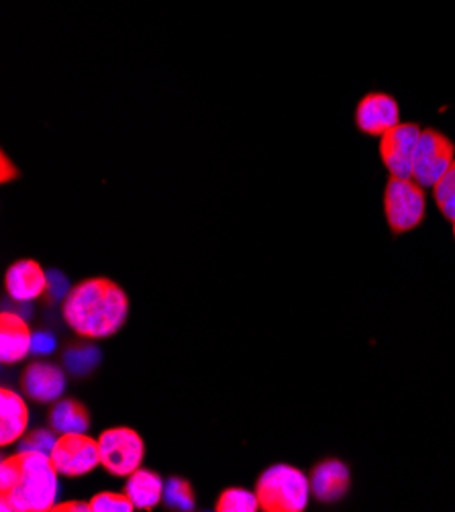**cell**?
Wrapping results in <instances>:
<instances>
[{"label": "cell", "instance_id": "1", "mask_svg": "<svg viewBox=\"0 0 455 512\" xmlns=\"http://www.w3.org/2000/svg\"><path fill=\"white\" fill-rule=\"evenodd\" d=\"M62 315L76 335L109 339L127 323L129 296L109 278H86L64 298Z\"/></svg>", "mask_w": 455, "mask_h": 512}, {"label": "cell", "instance_id": "2", "mask_svg": "<svg viewBox=\"0 0 455 512\" xmlns=\"http://www.w3.org/2000/svg\"><path fill=\"white\" fill-rule=\"evenodd\" d=\"M58 470L49 453L25 451L5 457L0 466V510L45 512L58 498Z\"/></svg>", "mask_w": 455, "mask_h": 512}, {"label": "cell", "instance_id": "3", "mask_svg": "<svg viewBox=\"0 0 455 512\" xmlns=\"http://www.w3.org/2000/svg\"><path fill=\"white\" fill-rule=\"evenodd\" d=\"M311 480L294 466L276 464L256 482L260 508L266 512H302L309 504Z\"/></svg>", "mask_w": 455, "mask_h": 512}, {"label": "cell", "instance_id": "4", "mask_svg": "<svg viewBox=\"0 0 455 512\" xmlns=\"http://www.w3.org/2000/svg\"><path fill=\"white\" fill-rule=\"evenodd\" d=\"M425 211V186H421L413 178H388L384 188V215L394 235L417 229L425 221Z\"/></svg>", "mask_w": 455, "mask_h": 512}, {"label": "cell", "instance_id": "5", "mask_svg": "<svg viewBox=\"0 0 455 512\" xmlns=\"http://www.w3.org/2000/svg\"><path fill=\"white\" fill-rule=\"evenodd\" d=\"M100 466L111 476L125 478L141 468L145 457V443L131 427H113L98 437Z\"/></svg>", "mask_w": 455, "mask_h": 512}, {"label": "cell", "instance_id": "6", "mask_svg": "<svg viewBox=\"0 0 455 512\" xmlns=\"http://www.w3.org/2000/svg\"><path fill=\"white\" fill-rule=\"evenodd\" d=\"M453 160V141L437 129H423L413 162V180L425 188H433L435 182L449 170Z\"/></svg>", "mask_w": 455, "mask_h": 512}, {"label": "cell", "instance_id": "7", "mask_svg": "<svg viewBox=\"0 0 455 512\" xmlns=\"http://www.w3.org/2000/svg\"><path fill=\"white\" fill-rule=\"evenodd\" d=\"M49 457H52V462L60 476H68V478L86 476L96 466H100L98 439H92L86 433L60 435Z\"/></svg>", "mask_w": 455, "mask_h": 512}, {"label": "cell", "instance_id": "8", "mask_svg": "<svg viewBox=\"0 0 455 512\" xmlns=\"http://www.w3.org/2000/svg\"><path fill=\"white\" fill-rule=\"evenodd\" d=\"M417 123H398L380 137V158L390 176L413 178V162L421 139Z\"/></svg>", "mask_w": 455, "mask_h": 512}, {"label": "cell", "instance_id": "9", "mask_svg": "<svg viewBox=\"0 0 455 512\" xmlns=\"http://www.w3.org/2000/svg\"><path fill=\"white\" fill-rule=\"evenodd\" d=\"M400 123V109L394 96L384 92L366 94L356 109V125L364 135L382 137Z\"/></svg>", "mask_w": 455, "mask_h": 512}, {"label": "cell", "instance_id": "10", "mask_svg": "<svg viewBox=\"0 0 455 512\" xmlns=\"http://www.w3.org/2000/svg\"><path fill=\"white\" fill-rule=\"evenodd\" d=\"M21 386L23 392L35 402H56L66 390V374L54 364L33 362L25 368Z\"/></svg>", "mask_w": 455, "mask_h": 512}, {"label": "cell", "instance_id": "11", "mask_svg": "<svg viewBox=\"0 0 455 512\" xmlns=\"http://www.w3.org/2000/svg\"><path fill=\"white\" fill-rule=\"evenodd\" d=\"M47 272L35 260H19L5 274V288L15 302H33L47 292Z\"/></svg>", "mask_w": 455, "mask_h": 512}, {"label": "cell", "instance_id": "12", "mask_svg": "<svg viewBox=\"0 0 455 512\" xmlns=\"http://www.w3.org/2000/svg\"><path fill=\"white\" fill-rule=\"evenodd\" d=\"M309 480H311L313 496L319 502H327V504L339 502L341 498H345L351 486L349 468L341 462V459H335V457L319 462L313 468Z\"/></svg>", "mask_w": 455, "mask_h": 512}, {"label": "cell", "instance_id": "13", "mask_svg": "<svg viewBox=\"0 0 455 512\" xmlns=\"http://www.w3.org/2000/svg\"><path fill=\"white\" fill-rule=\"evenodd\" d=\"M33 333L25 317L5 311L0 315V360L3 364L23 362L31 353Z\"/></svg>", "mask_w": 455, "mask_h": 512}, {"label": "cell", "instance_id": "14", "mask_svg": "<svg viewBox=\"0 0 455 512\" xmlns=\"http://www.w3.org/2000/svg\"><path fill=\"white\" fill-rule=\"evenodd\" d=\"M29 427V408L21 394L3 388L0 392V443L13 445L25 437Z\"/></svg>", "mask_w": 455, "mask_h": 512}, {"label": "cell", "instance_id": "15", "mask_svg": "<svg viewBox=\"0 0 455 512\" xmlns=\"http://www.w3.org/2000/svg\"><path fill=\"white\" fill-rule=\"evenodd\" d=\"M164 488L166 484L160 478V474L139 468L131 476H127V484L123 492L131 498L135 508L151 510L164 500Z\"/></svg>", "mask_w": 455, "mask_h": 512}, {"label": "cell", "instance_id": "16", "mask_svg": "<svg viewBox=\"0 0 455 512\" xmlns=\"http://www.w3.org/2000/svg\"><path fill=\"white\" fill-rule=\"evenodd\" d=\"M49 427L60 435L86 433L90 427L88 408L74 398L58 400L52 408V413H49Z\"/></svg>", "mask_w": 455, "mask_h": 512}, {"label": "cell", "instance_id": "17", "mask_svg": "<svg viewBox=\"0 0 455 512\" xmlns=\"http://www.w3.org/2000/svg\"><path fill=\"white\" fill-rule=\"evenodd\" d=\"M100 364V349L92 343L72 345L64 353V366L74 376H86Z\"/></svg>", "mask_w": 455, "mask_h": 512}, {"label": "cell", "instance_id": "18", "mask_svg": "<svg viewBox=\"0 0 455 512\" xmlns=\"http://www.w3.org/2000/svg\"><path fill=\"white\" fill-rule=\"evenodd\" d=\"M433 198L441 215L453 223L455 221V160L449 166V170L435 182Z\"/></svg>", "mask_w": 455, "mask_h": 512}, {"label": "cell", "instance_id": "19", "mask_svg": "<svg viewBox=\"0 0 455 512\" xmlns=\"http://www.w3.org/2000/svg\"><path fill=\"white\" fill-rule=\"evenodd\" d=\"M260 508V500L256 492L245 488H227L217 500V512H256Z\"/></svg>", "mask_w": 455, "mask_h": 512}, {"label": "cell", "instance_id": "20", "mask_svg": "<svg viewBox=\"0 0 455 512\" xmlns=\"http://www.w3.org/2000/svg\"><path fill=\"white\" fill-rule=\"evenodd\" d=\"M164 502L174 510H194L196 496L190 482H186L184 478L172 476L164 488Z\"/></svg>", "mask_w": 455, "mask_h": 512}, {"label": "cell", "instance_id": "21", "mask_svg": "<svg viewBox=\"0 0 455 512\" xmlns=\"http://www.w3.org/2000/svg\"><path fill=\"white\" fill-rule=\"evenodd\" d=\"M92 512H133L131 498L123 492H100L90 500Z\"/></svg>", "mask_w": 455, "mask_h": 512}, {"label": "cell", "instance_id": "22", "mask_svg": "<svg viewBox=\"0 0 455 512\" xmlns=\"http://www.w3.org/2000/svg\"><path fill=\"white\" fill-rule=\"evenodd\" d=\"M58 437L54 429H35L29 435H25L21 449L25 451H39V453H52Z\"/></svg>", "mask_w": 455, "mask_h": 512}, {"label": "cell", "instance_id": "23", "mask_svg": "<svg viewBox=\"0 0 455 512\" xmlns=\"http://www.w3.org/2000/svg\"><path fill=\"white\" fill-rule=\"evenodd\" d=\"M47 278H49V282H47V292L45 294H47L49 302H56L60 298H66L68 292L72 290V288H68L66 276L60 274V272H47Z\"/></svg>", "mask_w": 455, "mask_h": 512}, {"label": "cell", "instance_id": "24", "mask_svg": "<svg viewBox=\"0 0 455 512\" xmlns=\"http://www.w3.org/2000/svg\"><path fill=\"white\" fill-rule=\"evenodd\" d=\"M56 337L49 333V331H37L33 333V347H31V353L35 355H49L54 353L56 349Z\"/></svg>", "mask_w": 455, "mask_h": 512}, {"label": "cell", "instance_id": "25", "mask_svg": "<svg viewBox=\"0 0 455 512\" xmlns=\"http://www.w3.org/2000/svg\"><path fill=\"white\" fill-rule=\"evenodd\" d=\"M54 510H58V512H82V510H92L90 508V502H78V500H74V502H64V504H58V506H54Z\"/></svg>", "mask_w": 455, "mask_h": 512}, {"label": "cell", "instance_id": "26", "mask_svg": "<svg viewBox=\"0 0 455 512\" xmlns=\"http://www.w3.org/2000/svg\"><path fill=\"white\" fill-rule=\"evenodd\" d=\"M19 176V172H17V168H15V164H11L9 162V158H7V153H3V182L7 184V182H11V180H15Z\"/></svg>", "mask_w": 455, "mask_h": 512}, {"label": "cell", "instance_id": "27", "mask_svg": "<svg viewBox=\"0 0 455 512\" xmlns=\"http://www.w3.org/2000/svg\"><path fill=\"white\" fill-rule=\"evenodd\" d=\"M453 237H455V221H453Z\"/></svg>", "mask_w": 455, "mask_h": 512}]
</instances>
